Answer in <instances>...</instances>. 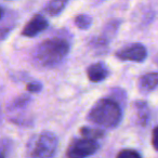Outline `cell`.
Instances as JSON below:
<instances>
[{
    "instance_id": "6da1fadb",
    "label": "cell",
    "mask_w": 158,
    "mask_h": 158,
    "mask_svg": "<svg viewBox=\"0 0 158 158\" xmlns=\"http://www.w3.org/2000/svg\"><path fill=\"white\" fill-rule=\"evenodd\" d=\"M69 52V44L63 38L54 37L46 39L36 47L34 62L44 68H53L64 61Z\"/></svg>"
},
{
    "instance_id": "7a4b0ae2",
    "label": "cell",
    "mask_w": 158,
    "mask_h": 158,
    "mask_svg": "<svg viewBox=\"0 0 158 158\" xmlns=\"http://www.w3.org/2000/svg\"><path fill=\"white\" fill-rule=\"evenodd\" d=\"M88 120L99 127L113 129L117 127L123 118V110L114 99H100L88 114Z\"/></svg>"
},
{
    "instance_id": "3957f363",
    "label": "cell",
    "mask_w": 158,
    "mask_h": 158,
    "mask_svg": "<svg viewBox=\"0 0 158 158\" xmlns=\"http://www.w3.org/2000/svg\"><path fill=\"white\" fill-rule=\"evenodd\" d=\"M57 136L51 131H42L33 135L26 147L27 158H52L57 148Z\"/></svg>"
},
{
    "instance_id": "277c9868",
    "label": "cell",
    "mask_w": 158,
    "mask_h": 158,
    "mask_svg": "<svg viewBox=\"0 0 158 158\" xmlns=\"http://www.w3.org/2000/svg\"><path fill=\"white\" fill-rule=\"evenodd\" d=\"M99 147V143L95 140L86 138L76 139L68 146L66 155L68 158H86L94 154Z\"/></svg>"
},
{
    "instance_id": "5b68a950",
    "label": "cell",
    "mask_w": 158,
    "mask_h": 158,
    "mask_svg": "<svg viewBox=\"0 0 158 158\" xmlns=\"http://www.w3.org/2000/svg\"><path fill=\"white\" fill-rule=\"evenodd\" d=\"M147 56V50L142 44H131L116 52V57L120 61L143 62Z\"/></svg>"
},
{
    "instance_id": "8992f818",
    "label": "cell",
    "mask_w": 158,
    "mask_h": 158,
    "mask_svg": "<svg viewBox=\"0 0 158 158\" xmlns=\"http://www.w3.org/2000/svg\"><path fill=\"white\" fill-rule=\"evenodd\" d=\"M49 26V23L47 19L41 14H36L35 16L29 20V22L24 26L22 31V35L25 37H35L39 35L41 31H46Z\"/></svg>"
},
{
    "instance_id": "52a82bcc",
    "label": "cell",
    "mask_w": 158,
    "mask_h": 158,
    "mask_svg": "<svg viewBox=\"0 0 158 158\" xmlns=\"http://www.w3.org/2000/svg\"><path fill=\"white\" fill-rule=\"evenodd\" d=\"M110 75V70L102 62L93 63L87 68V76L92 82H101L105 80Z\"/></svg>"
},
{
    "instance_id": "ba28073f",
    "label": "cell",
    "mask_w": 158,
    "mask_h": 158,
    "mask_svg": "<svg viewBox=\"0 0 158 158\" xmlns=\"http://www.w3.org/2000/svg\"><path fill=\"white\" fill-rule=\"evenodd\" d=\"M138 87L141 92L148 93L158 87V73H147L140 77Z\"/></svg>"
},
{
    "instance_id": "9c48e42d",
    "label": "cell",
    "mask_w": 158,
    "mask_h": 158,
    "mask_svg": "<svg viewBox=\"0 0 158 158\" xmlns=\"http://www.w3.org/2000/svg\"><path fill=\"white\" fill-rule=\"evenodd\" d=\"M134 107L136 110V116H138V121L141 126H146L151 117L149 108L146 102L144 101H136L134 103Z\"/></svg>"
},
{
    "instance_id": "30bf717a",
    "label": "cell",
    "mask_w": 158,
    "mask_h": 158,
    "mask_svg": "<svg viewBox=\"0 0 158 158\" xmlns=\"http://www.w3.org/2000/svg\"><path fill=\"white\" fill-rule=\"evenodd\" d=\"M68 0H50L46 6V11L51 16H55L60 14L67 5Z\"/></svg>"
},
{
    "instance_id": "8fae6325",
    "label": "cell",
    "mask_w": 158,
    "mask_h": 158,
    "mask_svg": "<svg viewBox=\"0 0 158 158\" xmlns=\"http://www.w3.org/2000/svg\"><path fill=\"white\" fill-rule=\"evenodd\" d=\"M80 133L84 138L90 139V140H95L98 139L103 138L104 131L101 129H98V128H91V127H82L80 129Z\"/></svg>"
},
{
    "instance_id": "7c38bea8",
    "label": "cell",
    "mask_w": 158,
    "mask_h": 158,
    "mask_svg": "<svg viewBox=\"0 0 158 158\" xmlns=\"http://www.w3.org/2000/svg\"><path fill=\"white\" fill-rule=\"evenodd\" d=\"M75 24L81 31H86L92 24V18L88 14H79L75 18Z\"/></svg>"
},
{
    "instance_id": "4fadbf2b",
    "label": "cell",
    "mask_w": 158,
    "mask_h": 158,
    "mask_svg": "<svg viewBox=\"0 0 158 158\" xmlns=\"http://www.w3.org/2000/svg\"><path fill=\"white\" fill-rule=\"evenodd\" d=\"M31 101V98L28 95H21V97L16 98V100H14L10 105V110H16V108H21L26 106Z\"/></svg>"
},
{
    "instance_id": "5bb4252c",
    "label": "cell",
    "mask_w": 158,
    "mask_h": 158,
    "mask_svg": "<svg viewBox=\"0 0 158 158\" xmlns=\"http://www.w3.org/2000/svg\"><path fill=\"white\" fill-rule=\"evenodd\" d=\"M117 158H142L136 151L133 149H123L118 153Z\"/></svg>"
},
{
    "instance_id": "9a60e30c",
    "label": "cell",
    "mask_w": 158,
    "mask_h": 158,
    "mask_svg": "<svg viewBox=\"0 0 158 158\" xmlns=\"http://www.w3.org/2000/svg\"><path fill=\"white\" fill-rule=\"evenodd\" d=\"M26 88H27V90H28L29 92L38 93V92H40V91H41L42 85L40 84V82H38V81H31V82H29V84H27Z\"/></svg>"
},
{
    "instance_id": "2e32d148",
    "label": "cell",
    "mask_w": 158,
    "mask_h": 158,
    "mask_svg": "<svg viewBox=\"0 0 158 158\" xmlns=\"http://www.w3.org/2000/svg\"><path fill=\"white\" fill-rule=\"evenodd\" d=\"M152 144H153V147L158 151V127H156L155 129L153 130V134H152Z\"/></svg>"
},
{
    "instance_id": "e0dca14e",
    "label": "cell",
    "mask_w": 158,
    "mask_h": 158,
    "mask_svg": "<svg viewBox=\"0 0 158 158\" xmlns=\"http://www.w3.org/2000/svg\"><path fill=\"white\" fill-rule=\"evenodd\" d=\"M2 15H3V9H2V7L0 6V19L2 18Z\"/></svg>"
},
{
    "instance_id": "ac0fdd59",
    "label": "cell",
    "mask_w": 158,
    "mask_h": 158,
    "mask_svg": "<svg viewBox=\"0 0 158 158\" xmlns=\"http://www.w3.org/2000/svg\"><path fill=\"white\" fill-rule=\"evenodd\" d=\"M0 158H5V156H3V154L0 152Z\"/></svg>"
},
{
    "instance_id": "d6986e66",
    "label": "cell",
    "mask_w": 158,
    "mask_h": 158,
    "mask_svg": "<svg viewBox=\"0 0 158 158\" xmlns=\"http://www.w3.org/2000/svg\"><path fill=\"white\" fill-rule=\"evenodd\" d=\"M0 123H1V110H0Z\"/></svg>"
},
{
    "instance_id": "ffe728a7",
    "label": "cell",
    "mask_w": 158,
    "mask_h": 158,
    "mask_svg": "<svg viewBox=\"0 0 158 158\" xmlns=\"http://www.w3.org/2000/svg\"><path fill=\"white\" fill-rule=\"evenodd\" d=\"M157 64H158V59H157Z\"/></svg>"
}]
</instances>
